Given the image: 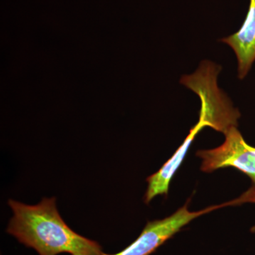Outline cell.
<instances>
[{
	"label": "cell",
	"instance_id": "6da1fadb",
	"mask_svg": "<svg viewBox=\"0 0 255 255\" xmlns=\"http://www.w3.org/2000/svg\"><path fill=\"white\" fill-rule=\"evenodd\" d=\"M14 216L6 233L39 255H101L97 242L80 236L62 219L55 198H44L36 205H27L9 199Z\"/></svg>",
	"mask_w": 255,
	"mask_h": 255
},
{
	"label": "cell",
	"instance_id": "7a4b0ae2",
	"mask_svg": "<svg viewBox=\"0 0 255 255\" xmlns=\"http://www.w3.org/2000/svg\"><path fill=\"white\" fill-rule=\"evenodd\" d=\"M220 70L219 65L212 62L203 61L194 73L182 76L180 82L200 98L199 120L224 134L231 128L238 127L241 114L218 87Z\"/></svg>",
	"mask_w": 255,
	"mask_h": 255
},
{
	"label": "cell",
	"instance_id": "3957f363",
	"mask_svg": "<svg viewBox=\"0 0 255 255\" xmlns=\"http://www.w3.org/2000/svg\"><path fill=\"white\" fill-rule=\"evenodd\" d=\"M239 201L236 199L221 205L210 206L194 212L188 210L187 203L169 217L147 222L140 236L123 251L117 254L103 253L101 255H151L192 220L224 206L237 205Z\"/></svg>",
	"mask_w": 255,
	"mask_h": 255
},
{
	"label": "cell",
	"instance_id": "277c9868",
	"mask_svg": "<svg viewBox=\"0 0 255 255\" xmlns=\"http://www.w3.org/2000/svg\"><path fill=\"white\" fill-rule=\"evenodd\" d=\"M224 135L225 141L219 147L198 151L196 155L202 159L201 170L211 172L234 167L251 178L255 187V147L247 143L236 127L231 128Z\"/></svg>",
	"mask_w": 255,
	"mask_h": 255
},
{
	"label": "cell",
	"instance_id": "5b68a950",
	"mask_svg": "<svg viewBox=\"0 0 255 255\" xmlns=\"http://www.w3.org/2000/svg\"><path fill=\"white\" fill-rule=\"evenodd\" d=\"M250 1L249 10L241 29L221 40L234 50L241 80L248 75L255 61V0Z\"/></svg>",
	"mask_w": 255,
	"mask_h": 255
}]
</instances>
